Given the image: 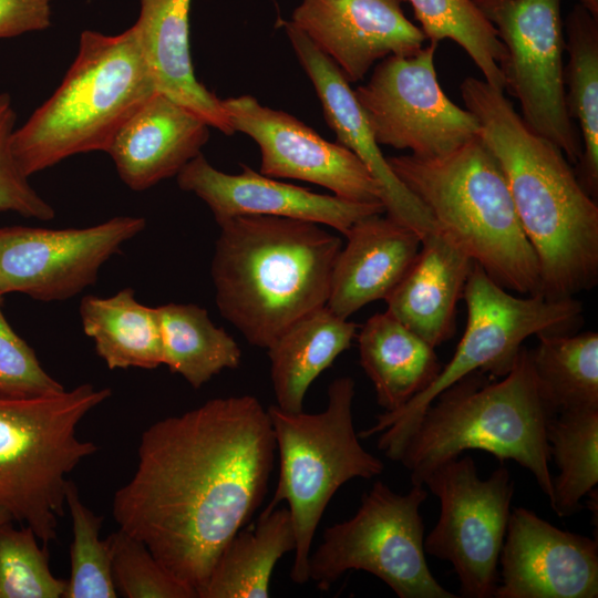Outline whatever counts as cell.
<instances>
[{"label": "cell", "mask_w": 598, "mask_h": 598, "mask_svg": "<svg viewBox=\"0 0 598 598\" xmlns=\"http://www.w3.org/2000/svg\"><path fill=\"white\" fill-rule=\"evenodd\" d=\"M276 454L256 396L208 400L143 432L113 516L199 598L220 551L261 505Z\"/></svg>", "instance_id": "cell-1"}, {"label": "cell", "mask_w": 598, "mask_h": 598, "mask_svg": "<svg viewBox=\"0 0 598 598\" xmlns=\"http://www.w3.org/2000/svg\"><path fill=\"white\" fill-rule=\"evenodd\" d=\"M466 110L506 178L520 225L539 267L540 295L574 298L598 281V205L563 151L535 133L504 91L466 78Z\"/></svg>", "instance_id": "cell-2"}, {"label": "cell", "mask_w": 598, "mask_h": 598, "mask_svg": "<svg viewBox=\"0 0 598 598\" xmlns=\"http://www.w3.org/2000/svg\"><path fill=\"white\" fill-rule=\"evenodd\" d=\"M210 275L221 316L268 349L293 322L327 305L341 239L322 225L244 215L218 223Z\"/></svg>", "instance_id": "cell-3"}, {"label": "cell", "mask_w": 598, "mask_h": 598, "mask_svg": "<svg viewBox=\"0 0 598 598\" xmlns=\"http://www.w3.org/2000/svg\"><path fill=\"white\" fill-rule=\"evenodd\" d=\"M550 414L540 395L530 359L522 347L501 379L473 372L441 392L429 405L398 461L412 485H423L437 465L480 450L501 463L512 460L533 474L550 501L553 475L546 423Z\"/></svg>", "instance_id": "cell-4"}, {"label": "cell", "mask_w": 598, "mask_h": 598, "mask_svg": "<svg viewBox=\"0 0 598 598\" xmlns=\"http://www.w3.org/2000/svg\"><path fill=\"white\" fill-rule=\"evenodd\" d=\"M388 162L435 228L495 282L519 295H540L536 254L504 173L481 135L443 156L410 154Z\"/></svg>", "instance_id": "cell-5"}, {"label": "cell", "mask_w": 598, "mask_h": 598, "mask_svg": "<svg viewBox=\"0 0 598 598\" xmlns=\"http://www.w3.org/2000/svg\"><path fill=\"white\" fill-rule=\"evenodd\" d=\"M155 93L133 27L116 35L82 31L61 84L14 131L12 151L20 169L30 178L73 155L106 152Z\"/></svg>", "instance_id": "cell-6"}, {"label": "cell", "mask_w": 598, "mask_h": 598, "mask_svg": "<svg viewBox=\"0 0 598 598\" xmlns=\"http://www.w3.org/2000/svg\"><path fill=\"white\" fill-rule=\"evenodd\" d=\"M111 394L90 383L38 396L0 394V507L44 546L58 538L68 475L97 451L76 429Z\"/></svg>", "instance_id": "cell-7"}, {"label": "cell", "mask_w": 598, "mask_h": 598, "mask_svg": "<svg viewBox=\"0 0 598 598\" xmlns=\"http://www.w3.org/2000/svg\"><path fill=\"white\" fill-rule=\"evenodd\" d=\"M354 380L340 377L330 383L327 408L319 413L267 409L279 456L278 482L268 506L288 505L296 535L290 578L297 585L309 581L313 537L336 492L353 478L370 480L384 470L354 430Z\"/></svg>", "instance_id": "cell-8"}, {"label": "cell", "mask_w": 598, "mask_h": 598, "mask_svg": "<svg viewBox=\"0 0 598 598\" xmlns=\"http://www.w3.org/2000/svg\"><path fill=\"white\" fill-rule=\"evenodd\" d=\"M463 298L467 321L451 360L425 390L402 408L377 415L373 425L358 433L360 439L379 434L378 448L391 461H398L425 410L441 392L477 371L491 378L504 377L528 337L571 332L584 310L575 298L516 297L475 262Z\"/></svg>", "instance_id": "cell-9"}, {"label": "cell", "mask_w": 598, "mask_h": 598, "mask_svg": "<svg viewBox=\"0 0 598 598\" xmlns=\"http://www.w3.org/2000/svg\"><path fill=\"white\" fill-rule=\"evenodd\" d=\"M426 498L423 485L398 494L375 481L351 518L324 529L309 556V580L324 591L344 573L364 570L399 598H456L435 579L426 561L420 514Z\"/></svg>", "instance_id": "cell-10"}, {"label": "cell", "mask_w": 598, "mask_h": 598, "mask_svg": "<svg viewBox=\"0 0 598 598\" xmlns=\"http://www.w3.org/2000/svg\"><path fill=\"white\" fill-rule=\"evenodd\" d=\"M423 486L440 501L425 554L453 566L461 597L493 598L514 495L508 468L501 463L483 480L470 455L458 456L434 467Z\"/></svg>", "instance_id": "cell-11"}, {"label": "cell", "mask_w": 598, "mask_h": 598, "mask_svg": "<svg viewBox=\"0 0 598 598\" xmlns=\"http://www.w3.org/2000/svg\"><path fill=\"white\" fill-rule=\"evenodd\" d=\"M473 1L506 49L502 72L522 118L577 165L582 147L565 100L561 0Z\"/></svg>", "instance_id": "cell-12"}, {"label": "cell", "mask_w": 598, "mask_h": 598, "mask_svg": "<svg viewBox=\"0 0 598 598\" xmlns=\"http://www.w3.org/2000/svg\"><path fill=\"white\" fill-rule=\"evenodd\" d=\"M437 43L381 60L354 90L377 142L415 156L448 154L478 136L481 125L442 90L435 69Z\"/></svg>", "instance_id": "cell-13"}, {"label": "cell", "mask_w": 598, "mask_h": 598, "mask_svg": "<svg viewBox=\"0 0 598 598\" xmlns=\"http://www.w3.org/2000/svg\"><path fill=\"white\" fill-rule=\"evenodd\" d=\"M145 226L143 217L117 216L85 228L0 227V295L70 299Z\"/></svg>", "instance_id": "cell-14"}, {"label": "cell", "mask_w": 598, "mask_h": 598, "mask_svg": "<svg viewBox=\"0 0 598 598\" xmlns=\"http://www.w3.org/2000/svg\"><path fill=\"white\" fill-rule=\"evenodd\" d=\"M221 104L234 132L257 143L262 175L317 184L351 202L382 203L380 185L344 146L326 141L295 116L265 106L251 95L225 99Z\"/></svg>", "instance_id": "cell-15"}, {"label": "cell", "mask_w": 598, "mask_h": 598, "mask_svg": "<svg viewBox=\"0 0 598 598\" xmlns=\"http://www.w3.org/2000/svg\"><path fill=\"white\" fill-rule=\"evenodd\" d=\"M495 598H597L598 542L511 511Z\"/></svg>", "instance_id": "cell-16"}, {"label": "cell", "mask_w": 598, "mask_h": 598, "mask_svg": "<svg viewBox=\"0 0 598 598\" xmlns=\"http://www.w3.org/2000/svg\"><path fill=\"white\" fill-rule=\"evenodd\" d=\"M239 174L215 168L200 153L177 174L181 189L199 197L217 224L244 215L286 217L334 228L346 235L359 219L385 212L382 203H360L276 181L241 164Z\"/></svg>", "instance_id": "cell-17"}, {"label": "cell", "mask_w": 598, "mask_h": 598, "mask_svg": "<svg viewBox=\"0 0 598 598\" xmlns=\"http://www.w3.org/2000/svg\"><path fill=\"white\" fill-rule=\"evenodd\" d=\"M403 0H301L290 22L341 71L349 83L390 55L424 47L421 28L402 10Z\"/></svg>", "instance_id": "cell-18"}, {"label": "cell", "mask_w": 598, "mask_h": 598, "mask_svg": "<svg viewBox=\"0 0 598 598\" xmlns=\"http://www.w3.org/2000/svg\"><path fill=\"white\" fill-rule=\"evenodd\" d=\"M281 24L316 90L324 120L336 134L337 143L352 152L378 182L388 216L416 231L421 239L435 230L427 209L392 171L354 90L339 68L290 21H281Z\"/></svg>", "instance_id": "cell-19"}, {"label": "cell", "mask_w": 598, "mask_h": 598, "mask_svg": "<svg viewBox=\"0 0 598 598\" xmlns=\"http://www.w3.org/2000/svg\"><path fill=\"white\" fill-rule=\"evenodd\" d=\"M209 128L197 114L156 92L118 130L106 153L122 182L142 192L177 176L202 153Z\"/></svg>", "instance_id": "cell-20"}, {"label": "cell", "mask_w": 598, "mask_h": 598, "mask_svg": "<svg viewBox=\"0 0 598 598\" xmlns=\"http://www.w3.org/2000/svg\"><path fill=\"white\" fill-rule=\"evenodd\" d=\"M332 270L327 307L348 319L365 305L386 299L413 266L422 239L390 216L359 219L344 235Z\"/></svg>", "instance_id": "cell-21"}, {"label": "cell", "mask_w": 598, "mask_h": 598, "mask_svg": "<svg viewBox=\"0 0 598 598\" xmlns=\"http://www.w3.org/2000/svg\"><path fill=\"white\" fill-rule=\"evenodd\" d=\"M192 0H140L132 25L156 92L188 109L226 135L235 132L221 100L195 75L189 44Z\"/></svg>", "instance_id": "cell-22"}, {"label": "cell", "mask_w": 598, "mask_h": 598, "mask_svg": "<svg viewBox=\"0 0 598 598\" xmlns=\"http://www.w3.org/2000/svg\"><path fill=\"white\" fill-rule=\"evenodd\" d=\"M474 261L437 229L422 238L417 257L385 299L386 312L433 348L455 331V312Z\"/></svg>", "instance_id": "cell-23"}, {"label": "cell", "mask_w": 598, "mask_h": 598, "mask_svg": "<svg viewBox=\"0 0 598 598\" xmlns=\"http://www.w3.org/2000/svg\"><path fill=\"white\" fill-rule=\"evenodd\" d=\"M358 348L360 364L385 412L402 408L425 390L442 369L435 348L386 311L362 326Z\"/></svg>", "instance_id": "cell-24"}, {"label": "cell", "mask_w": 598, "mask_h": 598, "mask_svg": "<svg viewBox=\"0 0 598 598\" xmlns=\"http://www.w3.org/2000/svg\"><path fill=\"white\" fill-rule=\"evenodd\" d=\"M358 326L332 312L327 305L293 322L267 349L277 406L303 411L311 383L339 354L350 348Z\"/></svg>", "instance_id": "cell-25"}, {"label": "cell", "mask_w": 598, "mask_h": 598, "mask_svg": "<svg viewBox=\"0 0 598 598\" xmlns=\"http://www.w3.org/2000/svg\"><path fill=\"white\" fill-rule=\"evenodd\" d=\"M287 507H267L239 529L217 557L199 598H267L278 560L295 551Z\"/></svg>", "instance_id": "cell-26"}, {"label": "cell", "mask_w": 598, "mask_h": 598, "mask_svg": "<svg viewBox=\"0 0 598 598\" xmlns=\"http://www.w3.org/2000/svg\"><path fill=\"white\" fill-rule=\"evenodd\" d=\"M80 316L84 333L109 369H155L164 364L157 309L138 302L132 288L106 298L85 296Z\"/></svg>", "instance_id": "cell-27"}, {"label": "cell", "mask_w": 598, "mask_h": 598, "mask_svg": "<svg viewBox=\"0 0 598 598\" xmlns=\"http://www.w3.org/2000/svg\"><path fill=\"white\" fill-rule=\"evenodd\" d=\"M565 100L568 114L581 133L577 177L594 198L598 195V19L580 3L569 11L565 24Z\"/></svg>", "instance_id": "cell-28"}, {"label": "cell", "mask_w": 598, "mask_h": 598, "mask_svg": "<svg viewBox=\"0 0 598 598\" xmlns=\"http://www.w3.org/2000/svg\"><path fill=\"white\" fill-rule=\"evenodd\" d=\"M537 339L530 359L550 416L598 409V333L542 332Z\"/></svg>", "instance_id": "cell-29"}, {"label": "cell", "mask_w": 598, "mask_h": 598, "mask_svg": "<svg viewBox=\"0 0 598 598\" xmlns=\"http://www.w3.org/2000/svg\"><path fill=\"white\" fill-rule=\"evenodd\" d=\"M163 343L164 364L199 389L225 369H236L241 350L234 338L193 303L156 307Z\"/></svg>", "instance_id": "cell-30"}, {"label": "cell", "mask_w": 598, "mask_h": 598, "mask_svg": "<svg viewBox=\"0 0 598 598\" xmlns=\"http://www.w3.org/2000/svg\"><path fill=\"white\" fill-rule=\"evenodd\" d=\"M546 439L559 470L549 505L557 516L568 517L582 509L581 499L598 483V409L550 416Z\"/></svg>", "instance_id": "cell-31"}, {"label": "cell", "mask_w": 598, "mask_h": 598, "mask_svg": "<svg viewBox=\"0 0 598 598\" xmlns=\"http://www.w3.org/2000/svg\"><path fill=\"white\" fill-rule=\"evenodd\" d=\"M414 11L426 40L456 42L489 85L506 89L502 65L506 49L495 28L473 0H403Z\"/></svg>", "instance_id": "cell-32"}, {"label": "cell", "mask_w": 598, "mask_h": 598, "mask_svg": "<svg viewBox=\"0 0 598 598\" xmlns=\"http://www.w3.org/2000/svg\"><path fill=\"white\" fill-rule=\"evenodd\" d=\"M65 505L72 522L71 573L62 598H115L111 548L100 538L104 517L81 499L78 486L69 481Z\"/></svg>", "instance_id": "cell-33"}, {"label": "cell", "mask_w": 598, "mask_h": 598, "mask_svg": "<svg viewBox=\"0 0 598 598\" xmlns=\"http://www.w3.org/2000/svg\"><path fill=\"white\" fill-rule=\"evenodd\" d=\"M28 526L0 524V598H61L66 581L53 575L48 546Z\"/></svg>", "instance_id": "cell-34"}, {"label": "cell", "mask_w": 598, "mask_h": 598, "mask_svg": "<svg viewBox=\"0 0 598 598\" xmlns=\"http://www.w3.org/2000/svg\"><path fill=\"white\" fill-rule=\"evenodd\" d=\"M117 594L126 598H198L147 546L118 528L107 536Z\"/></svg>", "instance_id": "cell-35"}, {"label": "cell", "mask_w": 598, "mask_h": 598, "mask_svg": "<svg viewBox=\"0 0 598 598\" xmlns=\"http://www.w3.org/2000/svg\"><path fill=\"white\" fill-rule=\"evenodd\" d=\"M16 122L11 96L0 93V212L50 220L55 215L54 208L31 186L13 155Z\"/></svg>", "instance_id": "cell-36"}, {"label": "cell", "mask_w": 598, "mask_h": 598, "mask_svg": "<svg viewBox=\"0 0 598 598\" xmlns=\"http://www.w3.org/2000/svg\"><path fill=\"white\" fill-rule=\"evenodd\" d=\"M0 305V394L38 396L64 386L41 365L34 350L12 329Z\"/></svg>", "instance_id": "cell-37"}, {"label": "cell", "mask_w": 598, "mask_h": 598, "mask_svg": "<svg viewBox=\"0 0 598 598\" xmlns=\"http://www.w3.org/2000/svg\"><path fill=\"white\" fill-rule=\"evenodd\" d=\"M53 0H0V39L47 30Z\"/></svg>", "instance_id": "cell-38"}, {"label": "cell", "mask_w": 598, "mask_h": 598, "mask_svg": "<svg viewBox=\"0 0 598 598\" xmlns=\"http://www.w3.org/2000/svg\"><path fill=\"white\" fill-rule=\"evenodd\" d=\"M594 18L598 19V0H580L579 2Z\"/></svg>", "instance_id": "cell-39"}, {"label": "cell", "mask_w": 598, "mask_h": 598, "mask_svg": "<svg viewBox=\"0 0 598 598\" xmlns=\"http://www.w3.org/2000/svg\"><path fill=\"white\" fill-rule=\"evenodd\" d=\"M9 520H13L12 517L6 509L0 507V524L9 522Z\"/></svg>", "instance_id": "cell-40"}, {"label": "cell", "mask_w": 598, "mask_h": 598, "mask_svg": "<svg viewBox=\"0 0 598 598\" xmlns=\"http://www.w3.org/2000/svg\"><path fill=\"white\" fill-rule=\"evenodd\" d=\"M3 296L0 295V305H2Z\"/></svg>", "instance_id": "cell-41"}]
</instances>
